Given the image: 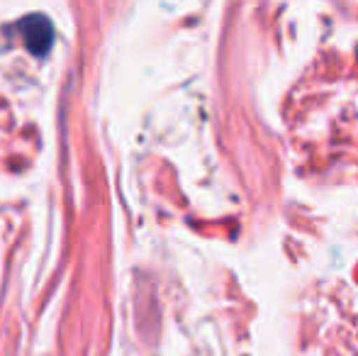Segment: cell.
<instances>
[{"mask_svg": "<svg viewBox=\"0 0 358 356\" xmlns=\"http://www.w3.org/2000/svg\"><path fill=\"white\" fill-rule=\"evenodd\" d=\"M22 34H24V44H27L29 52H34V54H47L49 47H52L54 29H52V24H49V20L42 17V15H32V17H24Z\"/></svg>", "mask_w": 358, "mask_h": 356, "instance_id": "obj_1", "label": "cell"}]
</instances>
